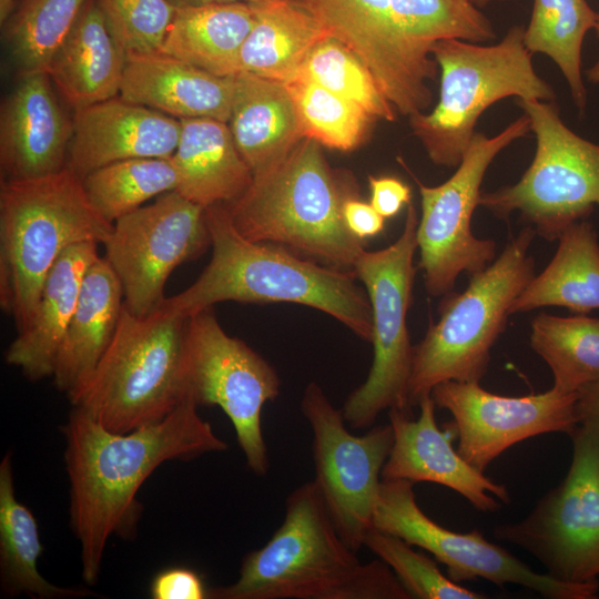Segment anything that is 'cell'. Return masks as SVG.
Returning a JSON list of instances; mask_svg holds the SVG:
<instances>
[{
    "instance_id": "cell-1",
    "label": "cell",
    "mask_w": 599,
    "mask_h": 599,
    "mask_svg": "<svg viewBox=\"0 0 599 599\" xmlns=\"http://www.w3.org/2000/svg\"><path fill=\"white\" fill-rule=\"evenodd\" d=\"M61 430L70 526L80 542L82 578L88 585L99 579L109 538L135 537L142 511L136 494L160 465L227 448L199 415L191 396L163 419L128 433L111 432L73 407Z\"/></svg>"
},
{
    "instance_id": "cell-2",
    "label": "cell",
    "mask_w": 599,
    "mask_h": 599,
    "mask_svg": "<svg viewBox=\"0 0 599 599\" xmlns=\"http://www.w3.org/2000/svg\"><path fill=\"white\" fill-rule=\"evenodd\" d=\"M212 257L200 276L163 305L190 318L214 304L295 303L322 311L372 342V306L354 271L318 265L278 244L253 242L233 225L225 204L205 209Z\"/></svg>"
},
{
    "instance_id": "cell-3",
    "label": "cell",
    "mask_w": 599,
    "mask_h": 599,
    "mask_svg": "<svg viewBox=\"0 0 599 599\" xmlns=\"http://www.w3.org/2000/svg\"><path fill=\"white\" fill-rule=\"evenodd\" d=\"M339 536L314 481L286 498L285 517L242 560L235 582L209 589L214 599H412L380 559L362 562Z\"/></svg>"
},
{
    "instance_id": "cell-4",
    "label": "cell",
    "mask_w": 599,
    "mask_h": 599,
    "mask_svg": "<svg viewBox=\"0 0 599 599\" xmlns=\"http://www.w3.org/2000/svg\"><path fill=\"white\" fill-rule=\"evenodd\" d=\"M353 196L327 165L319 143L304 138L275 166L253 175L225 207L235 229L253 242L288 246L354 271L365 248L343 217L344 203Z\"/></svg>"
},
{
    "instance_id": "cell-5",
    "label": "cell",
    "mask_w": 599,
    "mask_h": 599,
    "mask_svg": "<svg viewBox=\"0 0 599 599\" xmlns=\"http://www.w3.org/2000/svg\"><path fill=\"white\" fill-rule=\"evenodd\" d=\"M112 227L67 166L41 177L1 181L0 304L18 332L30 322L63 251L82 242L104 244Z\"/></svg>"
},
{
    "instance_id": "cell-6",
    "label": "cell",
    "mask_w": 599,
    "mask_h": 599,
    "mask_svg": "<svg viewBox=\"0 0 599 599\" xmlns=\"http://www.w3.org/2000/svg\"><path fill=\"white\" fill-rule=\"evenodd\" d=\"M189 319L163 304L144 316L124 306L110 345L72 406L115 433L163 419L189 396Z\"/></svg>"
},
{
    "instance_id": "cell-7",
    "label": "cell",
    "mask_w": 599,
    "mask_h": 599,
    "mask_svg": "<svg viewBox=\"0 0 599 599\" xmlns=\"http://www.w3.org/2000/svg\"><path fill=\"white\" fill-rule=\"evenodd\" d=\"M536 234L532 226L524 227L496 260L470 276L465 291L445 294L438 322L414 346L410 408L440 383H479L485 376L511 305L536 275L535 260L528 254Z\"/></svg>"
},
{
    "instance_id": "cell-8",
    "label": "cell",
    "mask_w": 599,
    "mask_h": 599,
    "mask_svg": "<svg viewBox=\"0 0 599 599\" xmlns=\"http://www.w3.org/2000/svg\"><path fill=\"white\" fill-rule=\"evenodd\" d=\"M524 34V27L514 26L496 44L445 39L433 45L441 71L439 100L430 113L412 115L410 125L435 164L458 166L479 116L499 100L556 101L551 85L534 69Z\"/></svg>"
},
{
    "instance_id": "cell-9",
    "label": "cell",
    "mask_w": 599,
    "mask_h": 599,
    "mask_svg": "<svg viewBox=\"0 0 599 599\" xmlns=\"http://www.w3.org/2000/svg\"><path fill=\"white\" fill-rule=\"evenodd\" d=\"M537 148L520 180L481 192L479 205L507 220L512 212L547 241L599 207V144L571 131L556 101L518 99Z\"/></svg>"
},
{
    "instance_id": "cell-10",
    "label": "cell",
    "mask_w": 599,
    "mask_h": 599,
    "mask_svg": "<svg viewBox=\"0 0 599 599\" xmlns=\"http://www.w3.org/2000/svg\"><path fill=\"white\" fill-rule=\"evenodd\" d=\"M418 217L409 203L399 237L389 246L364 251L354 272L367 292L373 318V364L365 382L346 398L342 410L354 429L373 426L386 409L410 415L408 382L414 346L407 328L416 274L414 254L418 248Z\"/></svg>"
},
{
    "instance_id": "cell-11",
    "label": "cell",
    "mask_w": 599,
    "mask_h": 599,
    "mask_svg": "<svg viewBox=\"0 0 599 599\" xmlns=\"http://www.w3.org/2000/svg\"><path fill=\"white\" fill-rule=\"evenodd\" d=\"M565 478L521 520L495 526L494 536L522 548L552 578L599 582V429L579 425Z\"/></svg>"
},
{
    "instance_id": "cell-12",
    "label": "cell",
    "mask_w": 599,
    "mask_h": 599,
    "mask_svg": "<svg viewBox=\"0 0 599 599\" xmlns=\"http://www.w3.org/2000/svg\"><path fill=\"white\" fill-rule=\"evenodd\" d=\"M529 131L530 122L524 113L494 136L476 132L457 170L440 185L427 186L413 175L422 197L418 268L429 295H445L453 291L459 274L471 276L495 260V242L473 234L471 216L493 160Z\"/></svg>"
},
{
    "instance_id": "cell-13",
    "label": "cell",
    "mask_w": 599,
    "mask_h": 599,
    "mask_svg": "<svg viewBox=\"0 0 599 599\" xmlns=\"http://www.w3.org/2000/svg\"><path fill=\"white\" fill-rule=\"evenodd\" d=\"M281 388L275 368L243 341L230 336L212 307L189 319L186 389L199 405L219 406L230 418L248 468L268 470L262 409Z\"/></svg>"
},
{
    "instance_id": "cell-14",
    "label": "cell",
    "mask_w": 599,
    "mask_h": 599,
    "mask_svg": "<svg viewBox=\"0 0 599 599\" xmlns=\"http://www.w3.org/2000/svg\"><path fill=\"white\" fill-rule=\"evenodd\" d=\"M301 410L313 433V481L339 536L357 552L373 528L382 470L394 444L393 427L375 426L353 435L342 410L314 382L304 390Z\"/></svg>"
},
{
    "instance_id": "cell-15",
    "label": "cell",
    "mask_w": 599,
    "mask_h": 599,
    "mask_svg": "<svg viewBox=\"0 0 599 599\" xmlns=\"http://www.w3.org/2000/svg\"><path fill=\"white\" fill-rule=\"evenodd\" d=\"M103 245L122 285L125 308L148 315L165 300L170 274L211 246L205 209L175 190L163 193L118 219Z\"/></svg>"
},
{
    "instance_id": "cell-16",
    "label": "cell",
    "mask_w": 599,
    "mask_h": 599,
    "mask_svg": "<svg viewBox=\"0 0 599 599\" xmlns=\"http://www.w3.org/2000/svg\"><path fill=\"white\" fill-rule=\"evenodd\" d=\"M410 480H383L373 527L430 552L455 582L486 579L531 589L549 599H595L599 582L572 583L532 570L478 530L457 532L430 519L418 506Z\"/></svg>"
},
{
    "instance_id": "cell-17",
    "label": "cell",
    "mask_w": 599,
    "mask_h": 599,
    "mask_svg": "<svg viewBox=\"0 0 599 599\" xmlns=\"http://www.w3.org/2000/svg\"><path fill=\"white\" fill-rule=\"evenodd\" d=\"M430 394L436 406L454 417L457 451L483 473L512 445L548 433L571 437L579 427L577 393L565 394L554 387L541 394L509 397L493 394L476 382L447 380Z\"/></svg>"
},
{
    "instance_id": "cell-18",
    "label": "cell",
    "mask_w": 599,
    "mask_h": 599,
    "mask_svg": "<svg viewBox=\"0 0 599 599\" xmlns=\"http://www.w3.org/2000/svg\"><path fill=\"white\" fill-rule=\"evenodd\" d=\"M327 35L347 47L372 72L382 92L403 115L427 109V78L413 63L392 21V0H296Z\"/></svg>"
},
{
    "instance_id": "cell-19",
    "label": "cell",
    "mask_w": 599,
    "mask_h": 599,
    "mask_svg": "<svg viewBox=\"0 0 599 599\" xmlns=\"http://www.w3.org/2000/svg\"><path fill=\"white\" fill-rule=\"evenodd\" d=\"M417 419L399 410L389 409L394 444L383 467V480L404 479L428 481L453 489L465 497L477 510L493 512L501 504L510 502L505 485L495 483L454 449L457 432L451 422L441 430L435 418L436 404L432 394L418 403Z\"/></svg>"
},
{
    "instance_id": "cell-20",
    "label": "cell",
    "mask_w": 599,
    "mask_h": 599,
    "mask_svg": "<svg viewBox=\"0 0 599 599\" xmlns=\"http://www.w3.org/2000/svg\"><path fill=\"white\" fill-rule=\"evenodd\" d=\"M71 121L47 72L19 77L0 112L1 181L41 177L65 167Z\"/></svg>"
},
{
    "instance_id": "cell-21",
    "label": "cell",
    "mask_w": 599,
    "mask_h": 599,
    "mask_svg": "<svg viewBox=\"0 0 599 599\" xmlns=\"http://www.w3.org/2000/svg\"><path fill=\"white\" fill-rule=\"evenodd\" d=\"M181 120L120 95L77 110L67 167L83 179L108 164L142 158H171Z\"/></svg>"
},
{
    "instance_id": "cell-22",
    "label": "cell",
    "mask_w": 599,
    "mask_h": 599,
    "mask_svg": "<svg viewBox=\"0 0 599 599\" xmlns=\"http://www.w3.org/2000/svg\"><path fill=\"white\" fill-rule=\"evenodd\" d=\"M234 75L220 77L162 52L125 59L120 97L175 119L229 122Z\"/></svg>"
},
{
    "instance_id": "cell-23",
    "label": "cell",
    "mask_w": 599,
    "mask_h": 599,
    "mask_svg": "<svg viewBox=\"0 0 599 599\" xmlns=\"http://www.w3.org/2000/svg\"><path fill=\"white\" fill-rule=\"evenodd\" d=\"M123 307L122 285L105 257L99 256L83 278L52 375L57 389L71 404L89 384L110 345Z\"/></svg>"
},
{
    "instance_id": "cell-24",
    "label": "cell",
    "mask_w": 599,
    "mask_h": 599,
    "mask_svg": "<svg viewBox=\"0 0 599 599\" xmlns=\"http://www.w3.org/2000/svg\"><path fill=\"white\" fill-rule=\"evenodd\" d=\"M98 245L82 242L63 251L45 277L30 322L8 347L7 363L18 367L28 379L39 380L53 375L83 278L99 257Z\"/></svg>"
},
{
    "instance_id": "cell-25",
    "label": "cell",
    "mask_w": 599,
    "mask_h": 599,
    "mask_svg": "<svg viewBox=\"0 0 599 599\" xmlns=\"http://www.w3.org/2000/svg\"><path fill=\"white\" fill-rule=\"evenodd\" d=\"M125 55L95 2L85 0L47 73L74 111L120 94Z\"/></svg>"
},
{
    "instance_id": "cell-26",
    "label": "cell",
    "mask_w": 599,
    "mask_h": 599,
    "mask_svg": "<svg viewBox=\"0 0 599 599\" xmlns=\"http://www.w3.org/2000/svg\"><path fill=\"white\" fill-rule=\"evenodd\" d=\"M171 160L177 175L175 191L204 209L231 203L253 180L229 124L214 119H182Z\"/></svg>"
},
{
    "instance_id": "cell-27",
    "label": "cell",
    "mask_w": 599,
    "mask_h": 599,
    "mask_svg": "<svg viewBox=\"0 0 599 599\" xmlns=\"http://www.w3.org/2000/svg\"><path fill=\"white\" fill-rule=\"evenodd\" d=\"M234 80L227 124L255 175L280 163L305 136L283 83L250 73L234 74Z\"/></svg>"
},
{
    "instance_id": "cell-28",
    "label": "cell",
    "mask_w": 599,
    "mask_h": 599,
    "mask_svg": "<svg viewBox=\"0 0 599 599\" xmlns=\"http://www.w3.org/2000/svg\"><path fill=\"white\" fill-rule=\"evenodd\" d=\"M252 6L255 21L241 47L235 74L285 83L327 33L296 0H264Z\"/></svg>"
},
{
    "instance_id": "cell-29",
    "label": "cell",
    "mask_w": 599,
    "mask_h": 599,
    "mask_svg": "<svg viewBox=\"0 0 599 599\" xmlns=\"http://www.w3.org/2000/svg\"><path fill=\"white\" fill-rule=\"evenodd\" d=\"M555 256L510 307V315L546 306L575 314L599 309V243L592 224L580 220L559 236Z\"/></svg>"
},
{
    "instance_id": "cell-30",
    "label": "cell",
    "mask_w": 599,
    "mask_h": 599,
    "mask_svg": "<svg viewBox=\"0 0 599 599\" xmlns=\"http://www.w3.org/2000/svg\"><path fill=\"white\" fill-rule=\"evenodd\" d=\"M254 21L247 2L177 6L161 52L215 75H234Z\"/></svg>"
},
{
    "instance_id": "cell-31",
    "label": "cell",
    "mask_w": 599,
    "mask_h": 599,
    "mask_svg": "<svg viewBox=\"0 0 599 599\" xmlns=\"http://www.w3.org/2000/svg\"><path fill=\"white\" fill-rule=\"evenodd\" d=\"M43 551L33 514L16 496L11 455L0 463V570L7 593H24L39 599L78 598L92 592L60 587L38 569Z\"/></svg>"
},
{
    "instance_id": "cell-32",
    "label": "cell",
    "mask_w": 599,
    "mask_h": 599,
    "mask_svg": "<svg viewBox=\"0 0 599 599\" xmlns=\"http://www.w3.org/2000/svg\"><path fill=\"white\" fill-rule=\"evenodd\" d=\"M396 32L413 63L428 79L437 74L433 45L445 39L491 41L496 32L474 0H392Z\"/></svg>"
},
{
    "instance_id": "cell-33",
    "label": "cell",
    "mask_w": 599,
    "mask_h": 599,
    "mask_svg": "<svg viewBox=\"0 0 599 599\" xmlns=\"http://www.w3.org/2000/svg\"><path fill=\"white\" fill-rule=\"evenodd\" d=\"M587 0H535L524 43L534 53L548 55L565 77L575 105L583 111L587 89L581 73V49L586 34L597 23Z\"/></svg>"
},
{
    "instance_id": "cell-34",
    "label": "cell",
    "mask_w": 599,
    "mask_h": 599,
    "mask_svg": "<svg viewBox=\"0 0 599 599\" xmlns=\"http://www.w3.org/2000/svg\"><path fill=\"white\" fill-rule=\"evenodd\" d=\"M530 346L550 367L558 392L577 393L599 382V317L539 313L531 322Z\"/></svg>"
},
{
    "instance_id": "cell-35",
    "label": "cell",
    "mask_w": 599,
    "mask_h": 599,
    "mask_svg": "<svg viewBox=\"0 0 599 599\" xmlns=\"http://www.w3.org/2000/svg\"><path fill=\"white\" fill-rule=\"evenodd\" d=\"M85 0H20L2 24L9 59L19 77L47 72Z\"/></svg>"
},
{
    "instance_id": "cell-36",
    "label": "cell",
    "mask_w": 599,
    "mask_h": 599,
    "mask_svg": "<svg viewBox=\"0 0 599 599\" xmlns=\"http://www.w3.org/2000/svg\"><path fill=\"white\" fill-rule=\"evenodd\" d=\"M177 175L171 158L129 159L102 166L82 179L89 202L113 224L159 195L174 191Z\"/></svg>"
},
{
    "instance_id": "cell-37",
    "label": "cell",
    "mask_w": 599,
    "mask_h": 599,
    "mask_svg": "<svg viewBox=\"0 0 599 599\" xmlns=\"http://www.w3.org/2000/svg\"><path fill=\"white\" fill-rule=\"evenodd\" d=\"M296 77L313 81L355 103L374 120L394 121L396 118L395 108L367 67L347 47L329 35L313 47Z\"/></svg>"
},
{
    "instance_id": "cell-38",
    "label": "cell",
    "mask_w": 599,
    "mask_h": 599,
    "mask_svg": "<svg viewBox=\"0 0 599 599\" xmlns=\"http://www.w3.org/2000/svg\"><path fill=\"white\" fill-rule=\"evenodd\" d=\"M283 84L294 102L304 136L331 149L353 150L374 120L355 103L313 81L296 77Z\"/></svg>"
},
{
    "instance_id": "cell-39",
    "label": "cell",
    "mask_w": 599,
    "mask_h": 599,
    "mask_svg": "<svg viewBox=\"0 0 599 599\" xmlns=\"http://www.w3.org/2000/svg\"><path fill=\"white\" fill-rule=\"evenodd\" d=\"M364 546L396 575L412 599H485L443 575L436 561L398 536L370 528Z\"/></svg>"
},
{
    "instance_id": "cell-40",
    "label": "cell",
    "mask_w": 599,
    "mask_h": 599,
    "mask_svg": "<svg viewBox=\"0 0 599 599\" xmlns=\"http://www.w3.org/2000/svg\"><path fill=\"white\" fill-rule=\"evenodd\" d=\"M126 57L161 52L177 6L172 0H95Z\"/></svg>"
},
{
    "instance_id": "cell-41",
    "label": "cell",
    "mask_w": 599,
    "mask_h": 599,
    "mask_svg": "<svg viewBox=\"0 0 599 599\" xmlns=\"http://www.w3.org/2000/svg\"><path fill=\"white\" fill-rule=\"evenodd\" d=\"M207 592L202 577L184 567L162 570L150 586L153 599H204L207 598Z\"/></svg>"
},
{
    "instance_id": "cell-42",
    "label": "cell",
    "mask_w": 599,
    "mask_h": 599,
    "mask_svg": "<svg viewBox=\"0 0 599 599\" xmlns=\"http://www.w3.org/2000/svg\"><path fill=\"white\" fill-rule=\"evenodd\" d=\"M370 204L383 217L396 215L405 204L410 203V189L396 177L369 176Z\"/></svg>"
},
{
    "instance_id": "cell-43",
    "label": "cell",
    "mask_w": 599,
    "mask_h": 599,
    "mask_svg": "<svg viewBox=\"0 0 599 599\" xmlns=\"http://www.w3.org/2000/svg\"><path fill=\"white\" fill-rule=\"evenodd\" d=\"M343 217L347 229L359 240L377 235L384 229L383 217L370 203L349 197L343 206Z\"/></svg>"
},
{
    "instance_id": "cell-44",
    "label": "cell",
    "mask_w": 599,
    "mask_h": 599,
    "mask_svg": "<svg viewBox=\"0 0 599 599\" xmlns=\"http://www.w3.org/2000/svg\"><path fill=\"white\" fill-rule=\"evenodd\" d=\"M576 414L579 425L599 429V382L588 384L577 392Z\"/></svg>"
},
{
    "instance_id": "cell-45",
    "label": "cell",
    "mask_w": 599,
    "mask_h": 599,
    "mask_svg": "<svg viewBox=\"0 0 599 599\" xmlns=\"http://www.w3.org/2000/svg\"><path fill=\"white\" fill-rule=\"evenodd\" d=\"M176 6L185 7H201L209 4H219V3H231V2H247L255 3L264 0H172Z\"/></svg>"
},
{
    "instance_id": "cell-46",
    "label": "cell",
    "mask_w": 599,
    "mask_h": 599,
    "mask_svg": "<svg viewBox=\"0 0 599 599\" xmlns=\"http://www.w3.org/2000/svg\"><path fill=\"white\" fill-rule=\"evenodd\" d=\"M595 31L597 33V37L599 39V12L597 18V23L595 27ZM587 80L593 84H599V58L598 60L586 71Z\"/></svg>"
},
{
    "instance_id": "cell-47",
    "label": "cell",
    "mask_w": 599,
    "mask_h": 599,
    "mask_svg": "<svg viewBox=\"0 0 599 599\" xmlns=\"http://www.w3.org/2000/svg\"><path fill=\"white\" fill-rule=\"evenodd\" d=\"M16 6V0H0V22L3 23Z\"/></svg>"
},
{
    "instance_id": "cell-48",
    "label": "cell",
    "mask_w": 599,
    "mask_h": 599,
    "mask_svg": "<svg viewBox=\"0 0 599 599\" xmlns=\"http://www.w3.org/2000/svg\"><path fill=\"white\" fill-rule=\"evenodd\" d=\"M498 1H506V0H474V2L478 6V7H485L486 4H489L491 2H498Z\"/></svg>"
}]
</instances>
